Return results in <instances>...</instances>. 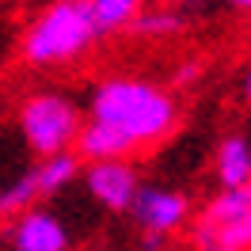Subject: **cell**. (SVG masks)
I'll return each mask as SVG.
<instances>
[{
	"mask_svg": "<svg viewBox=\"0 0 251 251\" xmlns=\"http://www.w3.org/2000/svg\"><path fill=\"white\" fill-rule=\"evenodd\" d=\"M80 168H84V160L76 152H57V156L34 160L23 175H16L8 187H0V225L23 213V209H31V205H42L53 194H61L69 183L80 179Z\"/></svg>",
	"mask_w": 251,
	"mask_h": 251,
	"instance_id": "5b68a950",
	"label": "cell"
},
{
	"mask_svg": "<svg viewBox=\"0 0 251 251\" xmlns=\"http://www.w3.org/2000/svg\"><path fill=\"white\" fill-rule=\"evenodd\" d=\"M187 251H251V183L248 187L213 190L202 205H194L187 228Z\"/></svg>",
	"mask_w": 251,
	"mask_h": 251,
	"instance_id": "3957f363",
	"label": "cell"
},
{
	"mask_svg": "<svg viewBox=\"0 0 251 251\" xmlns=\"http://www.w3.org/2000/svg\"><path fill=\"white\" fill-rule=\"evenodd\" d=\"M4 251H73V232L53 209L31 205L0 225Z\"/></svg>",
	"mask_w": 251,
	"mask_h": 251,
	"instance_id": "ba28073f",
	"label": "cell"
},
{
	"mask_svg": "<svg viewBox=\"0 0 251 251\" xmlns=\"http://www.w3.org/2000/svg\"><path fill=\"white\" fill-rule=\"evenodd\" d=\"M141 4L145 0H88L92 19H95V27H99L103 38H107V34H126V27L141 12Z\"/></svg>",
	"mask_w": 251,
	"mask_h": 251,
	"instance_id": "8fae6325",
	"label": "cell"
},
{
	"mask_svg": "<svg viewBox=\"0 0 251 251\" xmlns=\"http://www.w3.org/2000/svg\"><path fill=\"white\" fill-rule=\"evenodd\" d=\"M164 4H179L183 8V4H194V0H164Z\"/></svg>",
	"mask_w": 251,
	"mask_h": 251,
	"instance_id": "9a60e30c",
	"label": "cell"
},
{
	"mask_svg": "<svg viewBox=\"0 0 251 251\" xmlns=\"http://www.w3.org/2000/svg\"><path fill=\"white\" fill-rule=\"evenodd\" d=\"M80 183H84V190H88V198L95 205H103L110 213H129V205L141 190V172L126 156L88 160L80 168Z\"/></svg>",
	"mask_w": 251,
	"mask_h": 251,
	"instance_id": "52a82bcc",
	"label": "cell"
},
{
	"mask_svg": "<svg viewBox=\"0 0 251 251\" xmlns=\"http://www.w3.org/2000/svg\"><path fill=\"white\" fill-rule=\"evenodd\" d=\"M126 34L133 42L160 46V42H172V38L187 34V16H183L179 4H141V12L133 16V23L126 27Z\"/></svg>",
	"mask_w": 251,
	"mask_h": 251,
	"instance_id": "9c48e42d",
	"label": "cell"
},
{
	"mask_svg": "<svg viewBox=\"0 0 251 251\" xmlns=\"http://www.w3.org/2000/svg\"><path fill=\"white\" fill-rule=\"evenodd\" d=\"M240 95H244V103H251V65L244 73V80H240Z\"/></svg>",
	"mask_w": 251,
	"mask_h": 251,
	"instance_id": "4fadbf2b",
	"label": "cell"
},
{
	"mask_svg": "<svg viewBox=\"0 0 251 251\" xmlns=\"http://www.w3.org/2000/svg\"><path fill=\"white\" fill-rule=\"evenodd\" d=\"M225 8H232V12H244V16H251V0H225Z\"/></svg>",
	"mask_w": 251,
	"mask_h": 251,
	"instance_id": "5bb4252c",
	"label": "cell"
},
{
	"mask_svg": "<svg viewBox=\"0 0 251 251\" xmlns=\"http://www.w3.org/2000/svg\"><path fill=\"white\" fill-rule=\"evenodd\" d=\"M194 205L183 190L175 187H156V183H141L137 198L129 205V217L137 225L141 236H160V240H175L183 236Z\"/></svg>",
	"mask_w": 251,
	"mask_h": 251,
	"instance_id": "8992f818",
	"label": "cell"
},
{
	"mask_svg": "<svg viewBox=\"0 0 251 251\" xmlns=\"http://www.w3.org/2000/svg\"><path fill=\"white\" fill-rule=\"evenodd\" d=\"M213 179L221 190L251 183V141L244 133H225L213 149Z\"/></svg>",
	"mask_w": 251,
	"mask_h": 251,
	"instance_id": "30bf717a",
	"label": "cell"
},
{
	"mask_svg": "<svg viewBox=\"0 0 251 251\" xmlns=\"http://www.w3.org/2000/svg\"><path fill=\"white\" fill-rule=\"evenodd\" d=\"M198 76H202V61H198V57H187V61H179V65L172 69L168 88H172L175 95H179V92H190V88L198 84Z\"/></svg>",
	"mask_w": 251,
	"mask_h": 251,
	"instance_id": "7c38bea8",
	"label": "cell"
},
{
	"mask_svg": "<svg viewBox=\"0 0 251 251\" xmlns=\"http://www.w3.org/2000/svg\"><path fill=\"white\" fill-rule=\"evenodd\" d=\"M16 126L23 145L34 152V160L57 156V152H73L84 126V110L73 95L57 92V88H42L19 99L16 107Z\"/></svg>",
	"mask_w": 251,
	"mask_h": 251,
	"instance_id": "277c9868",
	"label": "cell"
},
{
	"mask_svg": "<svg viewBox=\"0 0 251 251\" xmlns=\"http://www.w3.org/2000/svg\"><path fill=\"white\" fill-rule=\"evenodd\" d=\"M103 34L92 19L88 0H50L19 34V61L27 69H69L88 57Z\"/></svg>",
	"mask_w": 251,
	"mask_h": 251,
	"instance_id": "7a4b0ae2",
	"label": "cell"
},
{
	"mask_svg": "<svg viewBox=\"0 0 251 251\" xmlns=\"http://www.w3.org/2000/svg\"><path fill=\"white\" fill-rule=\"evenodd\" d=\"M179 122H183V103L168 84L129 73L103 76L88 92L84 126L73 152L84 164L110 156L137 160L149 149H160L179 129Z\"/></svg>",
	"mask_w": 251,
	"mask_h": 251,
	"instance_id": "6da1fadb",
	"label": "cell"
}]
</instances>
